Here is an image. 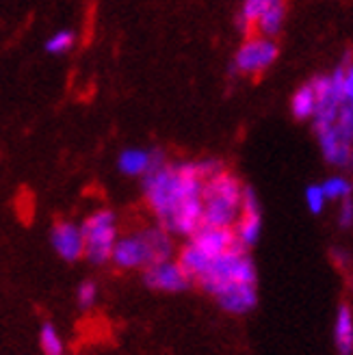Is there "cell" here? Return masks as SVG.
Wrapping results in <instances>:
<instances>
[{
  "instance_id": "obj_1",
  "label": "cell",
  "mask_w": 353,
  "mask_h": 355,
  "mask_svg": "<svg viewBox=\"0 0 353 355\" xmlns=\"http://www.w3.org/2000/svg\"><path fill=\"white\" fill-rule=\"evenodd\" d=\"M204 178L200 175L198 163H178L150 169L144 175L146 202L156 215L161 227L169 221L173 210L182 202L202 198Z\"/></svg>"
},
{
  "instance_id": "obj_2",
  "label": "cell",
  "mask_w": 353,
  "mask_h": 355,
  "mask_svg": "<svg viewBox=\"0 0 353 355\" xmlns=\"http://www.w3.org/2000/svg\"><path fill=\"white\" fill-rule=\"evenodd\" d=\"M213 297H219L239 286H258V271L252 256L239 243L221 256L213 258L196 279Z\"/></svg>"
},
{
  "instance_id": "obj_3",
  "label": "cell",
  "mask_w": 353,
  "mask_h": 355,
  "mask_svg": "<svg viewBox=\"0 0 353 355\" xmlns=\"http://www.w3.org/2000/svg\"><path fill=\"white\" fill-rule=\"evenodd\" d=\"M241 195L243 184L234 173L221 169L210 175L202 187V223L232 227L241 210Z\"/></svg>"
},
{
  "instance_id": "obj_4",
  "label": "cell",
  "mask_w": 353,
  "mask_h": 355,
  "mask_svg": "<svg viewBox=\"0 0 353 355\" xmlns=\"http://www.w3.org/2000/svg\"><path fill=\"white\" fill-rule=\"evenodd\" d=\"M80 232H83V258H87L92 264L102 266L111 262V252L117 241V217L115 212L109 208H100L92 212L80 223Z\"/></svg>"
},
{
  "instance_id": "obj_5",
  "label": "cell",
  "mask_w": 353,
  "mask_h": 355,
  "mask_svg": "<svg viewBox=\"0 0 353 355\" xmlns=\"http://www.w3.org/2000/svg\"><path fill=\"white\" fill-rule=\"evenodd\" d=\"M279 55V48L269 37L247 40L234 57V69L241 74H260L269 69Z\"/></svg>"
},
{
  "instance_id": "obj_6",
  "label": "cell",
  "mask_w": 353,
  "mask_h": 355,
  "mask_svg": "<svg viewBox=\"0 0 353 355\" xmlns=\"http://www.w3.org/2000/svg\"><path fill=\"white\" fill-rule=\"evenodd\" d=\"M234 230V239L241 247L250 250L260 239V230H262V212H260V202L258 195L252 187H243L241 195V210L239 217L232 225Z\"/></svg>"
},
{
  "instance_id": "obj_7",
  "label": "cell",
  "mask_w": 353,
  "mask_h": 355,
  "mask_svg": "<svg viewBox=\"0 0 353 355\" xmlns=\"http://www.w3.org/2000/svg\"><path fill=\"white\" fill-rule=\"evenodd\" d=\"M144 284L150 291L158 293H182L191 286V277L178 264V260H161L152 262L144 269Z\"/></svg>"
},
{
  "instance_id": "obj_8",
  "label": "cell",
  "mask_w": 353,
  "mask_h": 355,
  "mask_svg": "<svg viewBox=\"0 0 353 355\" xmlns=\"http://www.w3.org/2000/svg\"><path fill=\"white\" fill-rule=\"evenodd\" d=\"M111 262L121 271L146 269L152 264V254L144 232H137L130 236H117L115 247L111 252Z\"/></svg>"
},
{
  "instance_id": "obj_9",
  "label": "cell",
  "mask_w": 353,
  "mask_h": 355,
  "mask_svg": "<svg viewBox=\"0 0 353 355\" xmlns=\"http://www.w3.org/2000/svg\"><path fill=\"white\" fill-rule=\"evenodd\" d=\"M189 245L196 247L204 258L213 260L230 250V247H234L236 239H234L232 227H215V225L202 223L196 232L189 236Z\"/></svg>"
},
{
  "instance_id": "obj_10",
  "label": "cell",
  "mask_w": 353,
  "mask_h": 355,
  "mask_svg": "<svg viewBox=\"0 0 353 355\" xmlns=\"http://www.w3.org/2000/svg\"><path fill=\"white\" fill-rule=\"evenodd\" d=\"M316 139H319L325 161L334 167L351 165V141H347L334 123H314Z\"/></svg>"
},
{
  "instance_id": "obj_11",
  "label": "cell",
  "mask_w": 353,
  "mask_h": 355,
  "mask_svg": "<svg viewBox=\"0 0 353 355\" xmlns=\"http://www.w3.org/2000/svg\"><path fill=\"white\" fill-rule=\"evenodd\" d=\"M50 243L55 247V252L65 262H76L83 258V232L80 225L72 221H57L50 230Z\"/></svg>"
},
{
  "instance_id": "obj_12",
  "label": "cell",
  "mask_w": 353,
  "mask_h": 355,
  "mask_svg": "<svg viewBox=\"0 0 353 355\" xmlns=\"http://www.w3.org/2000/svg\"><path fill=\"white\" fill-rule=\"evenodd\" d=\"M310 85L314 89V98H316L312 117L316 119V123H334L341 109V100L334 94L329 76H316Z\"/></svg>"
},
{
  "instance_id": "obj_13",
  "label": "cell",
  "mask_w": 353,
  "mask_h": 355,
  "mask_svg": "<svg viewBox=\"0 0 353 355\" xmlns=\"http://www.w3.org/2000/svg\"><path fill=\"white\" fill-rule=\"evenodd\" d=\"M219 306L236 316L252 312L258 306V286H239L217 297Z\"/></svg>"
},
{
  "instance_id": "obj_14",
  "label": "cell",
  "mask_w": 353,
  "mask_h": 355,
  "mask_svg": "<svg viewBox=\"0 0 353 355\" xmlns=\"http://www.w3.org/2000/svg\"><path fill=\"white\" fill-rule=\"evenodd\" d=\"M286 17V0H264L262 11L256 20V28L262 37H275L284 26Z\"/></svg>"
},
{
  "instance_id": "obj_15",
  "label": "cell",
  "mask_w": 353,
  "mask_h": 355,
  "mask_svg": "<svg viewBox=\"0 0 353 355\" xmlns=\"http://www.w3.org/2000/svg\"><path fill=\"white\" fill-rule=\"evenodd\" d=\"M334 345L338 355H353V310L349 304H341L334 316Z\"/></svg>"
},
{
  "instance_id": "obj_16",
  "label": "cell",
  "mask_w": 353,
  "mask_h": 355,
  "mask_svg": "<svg viewBox=\"0 0 353 355\" xmlns=\"http://www.w3.org/2000/svg\"><path fill=\"white\" fill-rule=\"evenodd\" d=\"M144 236H146L148 247H150L152 262H161V260L173 258L175 245H173V239H171V234L167 232V230H163L161 225L148 227V230H144Z\"/></svg>"
},
{
  "instance_id": "obj_17",
  "label": "cell",
  "mask_w": 353,
  "mask_h": 355,
  "mask_svg": "<svg viewBox=\"0 0 353 355\" xmlns=\"http://www.w3.org/2000/svg\"><path fill=\"white\" fill-rule=\"evenodd\" d=\"M117 167L126 175H146L152 169V152L148 150H123L117 158Z\"/></svg>"
},
{
  "instance_id": "obj_18",
  "label": "cell",
  "mask_w": 353,
  "mask_h": 355,
  "mask_svg": "<svg viewBox=\"0 0 353 355\" xmlns=\"http://www.w3.org/2000/svg\"><path fill=\"white\" fill-rule=\"evenodd\" d=\"M293 115L297 119H310L314 115V106H316V98H314V89L312 85H304L297 89V94L293 96Z\"/></svg>"
},
{
  "instance_id": "obj_19",
  "label": "cell",
  "mask_w": 353,
  "mask_h": 355,
  "mask_svg": "<svg viewBox=\"0 0 353 355\" xmlns=\"http://www.w3.org/2000/svg\"><path fill=\"white\" fill-rule=\"evenodd\" d=\"M40 347H42L44 355H67L65 345L61 340V334L52 323L42 325V329H40Z\"/></svg>"
},
{
  "instance_id": "obj_20",
  "label": "cell",
  "mask_w": 353,
  "mask_h": 355,
  "mask_svg": "<svg viewBox=\"0 0 353 355\" xmlns=\"http://www.w3.org/2000/svg\"><path fill=\"white\" fill-rule=\"evenodd\" d=\"M321 189H323L325 200H332V202H343V200L351 198V182L343 175L327 178V180L321 184Z\"/></svg>"
},
{
  "instance_id": "obj_21",
  "label": "cell",
  "mask_w": 353,
  "mask_h": 355,
  "mask_svg": "<svg viewBox=\"0 0 353 355\" xmlns=\"http://www.w3.org/2000/svg\"><path fill=\"white\" fill-rule=\"evenodd\" d=\"M264 0H243V11H241V28L247 37H252V31L256 26V20L262 11Z\"/></svg>"
},
{
  "instance_id": "obj_22",
  "label": "cell",
  "mask_w": 353,
  "mask_h": 355,
  "mask_svg": "<svg viewBox=\"0 0 353 355\" xmlns=\"http://www.w3.org/2000/svg\"><path fill=\"white\" fill-rule=\"evenodd\" d=\"M74 42H76L74 31H59L52 35V37H48L46 52H50V55H63V52L72 50Z\"/></svg>"
},
{
  "instance_id": "obj_23",
  "label": "cell",
  "mask_w": 353,
  "mask_h": 355,
  "mask_svg": "<svg viewBox=\"0 0 353 355\" xmlns=\"http://www.w3.org/2000/svg\"><path fill=\"white\" fill-rule=\"evenodd\" d=\"M98 301V284L94 279H85L76 288V304L80 310H92Z\"/></svg>"
},
{
  "instance_id": "obj_24",
  "label": "cell",
  "mask_w": 353,
  "mask_h": 355,
  "mask_svg": "<svg viewBox=\"0 0 353 355\" xmlns=\"http://www.w3.org/2000/svg\"><path fill=\"white\" fill-rule=\"evenodd\" d=\"M325 195H323V189L321 184H310L306 189V204H308V210L312 215H321L323 208H325Z\"/></svg>"
},
{
  "instance_id": "obj_25",
  "label": "cell",
  "mask_w": 353,
  "mask_h": 355,
  "mask_svg": "<svg viewBox=\"0 0 353 355\" xmlns=\"http://www.w3.org/2000/svg\"><path fill=\"white\" fill-rule=\"evenodd\" d=\"M338 223L343 230H349L351 223H353V204H351V198L343 200L341 204V215H338Z\"/></svg>"
},
{
  "instance_id": "obj_26",
  "label": "cell",
  "mask_w": 353,
  "mask_h": 355,
  "mask_svg": "<svg viewBox=\"0 0 353 355\" xmlns=\"http://www.w3.org/2000/svg\"><path fill=\"white\" fill-rule=\"evenodd\" d=\"M332 258H334V260H338V266H341V269H347L349 262H351V258H349V254H347L345 250H334V252H332Z\"/></svg>"
}]
</instances>
